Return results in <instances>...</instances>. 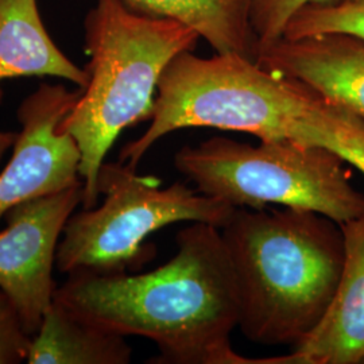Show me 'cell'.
<instances>
[{"mask_svg":"<svg viewBox=\"0 0 364 364\" xmlns=\"http://www.w3.org/2000/svg\"><path fill=\"white\" fill-rule=\"evenodd\" d=\"M176 242L177 254L149 273L68 275L54 301L108 332L154 341L150 363L252 364L231 344L237 297L220 228L193 223Z\"/></svg>","mask_w":364,"mask_h":364,"instance_id":"6da1fadb","label":"cell"},{"mask_svg":"<svg viewBox=\"0 0 364 364\" xmlns=\"http://www.w3.org/2000/svg\"><path fill=\"white\" fill-rule=\"evenodd\" d=\"M220 232L243 335L258 344L297 347L336 294L344 263L340 224L306 209L235 208Z\"/></svg>","mask_w":364,"mask_h":364,"instance_id":"7a4b0ae2","label":"cell"},{"mask_svg":"<svg viewBox=\"0 0 364 364\" xmlns=\"http://www.w3.org/2000/svg\"><path fill=\"white\" fill-rule=\"evenodd\" d=\"M338 107L297 78L270 72L239 54L204 58L183 52L158 81L149 129L122 149L119 162L136 169L156 141L192 127L324 147Z\"/></svg>","mask_w":364,"mask_h":364,"instance_id":"3957f363","label":"cell"},{"mask_svg":"<svg viewBox=\"0 0 364 364\" xmlns=\"http://www.w3.org/2000/svg\"><path fill=\"white\" fill-rule=\"evenodd\" d=\"M88 82L60 127L76 141L82 209L95 208L99 171L120 132L150 120L158 81L170 61L193 52L200 34L177 19L132 10L123 0H97L84 21Z\"/></svg>","mask_w":364,"mask_h":364,"instance_id":"277c9868","label":"cell"},{"mask_svg":"<svg viewBox=\"0 0 364 364\" xmlns=\"http://www.w3.org/2000/svg\"><path fill=\"white\" fill-rule=\"evenodd\" d=\"M346 164L321 146L287 139L252 146L225 136L183 146L174 156L176 169L201 195L234 208L306 209L338 224L364 215V195L353 188Z\"/></svg>","mask_w":364,"mask_h":364,"instance_id":"5b68a950","label":"cell"},{"mask_svg":"<svg viewBox=\"0 0 364 364\" xmlns=\"http://www.w3.org/2000/svg\"><path fill=\"white\" fill-rule=\"evenodd\" d=\"M102 205L73 213L57 248L60 273H134L156 255L146 243L158 230L180 221L221 228L234 212L230 204L201 195L182 182L161 188L153 176H139L122 162H105L99 171Z\"/></svg>","mask_w":364,"mask_h":364,"instance_id":"8992f818","label":"cell"},{"mask_svg":"<svg viewBox=\"0 0 364 364\" xmlns=\"http://www.w3.org/2000/svg\"><path fill=\"white\" fill-rule=\"evenodd\" d=\"M82 182L19 203L0 231V290L19 313L23 329L34 336L57 290L53 269L66 223L82 203Z\"/></svg>","mask_w":364,"mask_h":364,"instance_id":"52a82bcc","label":"cell"},{"mask_svg":"<svg viewBox=\"0 0 364 364\" xmlns=\"http://www.w3.org/2000/svg\"><path fill=\"white\" fill-rule=\"evenodd\" d=\"M81 91L43 82L19 105L21 131L13 156L0 173V220L22 201L82 182L80 149L60 127Z\"/></svg>","mask_w":364,"mask_h":364,"instance_id":"ba28073f","label":"cell"},{"mask_svg":"<svg viewBox=\"0 0 364 364\" xmlns=\"http://www.w3.org/2000/svg\"><path fill=\"white\" fill-rule=\"evenodd\" d=\"M344 263L324 318L294 351L257 364H364V215L340 224Z\"/></svg>","mask_w":364,"mask_h":364,"instance_id":"9c48e42d","label":"cell"},{"mask_svg":"<svg viewBox=\"0 0 364 364\" xmlns=\"http://www.w3.org/2000/svg\"><path fill=\"white\" fill-rule=\"evenodd\" d=\"M262 68L297 78L364 119V42L346 34L281 37L259 49Z\"/></svg>","mask_w":364,"mask_h":364,"instance_id":"30bf717a","label":"cell"},{"mask_svg":"<svg viewBox=\"0 0 364 364\" xmlns=\"http://www.w3.org/2000/svg\"><path fill=\"white\" fill-rule=\"evenodd\" d=\"M64 78L85 88L88 73L54 43L39 16L37 0H0V81L18 77ZM18 134L0 131V161Z\"/></svg>","mask_w":364,"mask_h":364,"instance_id":"8fae6325","label":"cell"},{"mask_svg":"<svg viewBox=\"0 0 364 364\" xmlns=\"http://www.w3.org/2000/svg\"><path fill=\"white\" fill-rule=\"evenodd\" d=\"M132 350L124 336L93 326L53 301L31 338L28 364H127Z\"/></svg>","mask_w":364,"mask_h":364,"instance_id":"7c38bea8","label":"cell"},{"mask_svg":"<svg viewBox=\"0 0 364 364\" xmlns=\"http://www.w3.org/2000/svg\"><path fill=\"white\" fill-rule=\"evenodd\" d=\"M139 13L177 19L193 27L219 54L257 63L258 38L251 23L255 0H123Z\"/></svg>","mask_w":364,"mask_h":364,"instance_id":"4fadbf2b","label":"cell"},{"mask_svg":"<svg viewBox=\"0 0 364 364\" xmlns=\"http://www.w3.org/2000/svg\"><path fill=\"white\" fill-rule=\"evenodd\" d=\"M346 34L364 42V0H335L302 6L289 19L284 38Z\"/></svg>","mask_w":364,"mask_h":364,"instance_id":"5bb4252c","label":"cell"},{"mask_svg":"<svg viewBox=\"0 0 364 364\" xmlns=\"http://www.w3.org/2000/svg\"><path fill=\"white\" fill-rule=\"evenodd\" d=\"M329 1L335 0H255L251 23L258 38V52L284 36L289 19L302 6Z\"/></svg>","mask_w":364,"mask_h":364,"instance_id":"9a60e30c","label":"cell"},{"mask_svg":"<svg viewBox=\"0 0 364 364\" xmlns=\"http://www.w3.org/2000/svg\"><path fill=\"white\" fill-rule=\"evenodd\" d=\"M326 149L364 174V119L340 105L338 117L329 132Z\"/></svg>","mask_w":364,"mask_h":364,"instance_id":"2e32d148","label":"cell"},{"mask_svg":"<svg viewBox=\"0 0 364 364\" xmlns=\"http://www.w3.org/2000/svg\"><path fill=\"white\" fill-rule=\"evenodd\" d=\"M31 336H28L11 299L0 290V364L26 362Z\"/></svg>","mask_w":364,"mask_h":364,"instance_id":"e0dca14e","label":"cell"}]
</instances>
